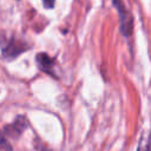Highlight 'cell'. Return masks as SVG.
Instances as JSON below:
<instances>
[{
	"mask_svg": "<svg viewBox=\"0 0 151 151\" xmlns=\"http://www.w3.org/2000/svg\"><path fill=\"white\" fill-rule=\"evenodd\" d=\"M137 151H151V140L150 137H142Z\"/></svg>",
	"mask_w": 151,
	"mask_h": 151,
	"instance_id": "5b68a950",
	"label": "cell"
},
{
	"mask_svg": "<svg viewBox=\"0 0 151 151\" xmlns=\"http://www.w3.org/2000/svg\"><path fill=\"white\" fill-rule=\"evenodd\" d=\"M1 151H12V147H11V145L7 143V140H6V138L4 137L2 138V142H1Z\"/></svg>",
	"mask_w": 151,
	"mask_h": 151,
	"instance_id": "8992f818",
	"label": "cell"
},
{
	"mask_svg": "<svg viewBox=\"0 0 151 151\" xmlns=\"http://www.w3.org/2000/svg\"><path fill=\"white\" fill-rule=\"evenodd\" d=\"M113 5L116 6L118 13H119V20H120V32L125 37H130L133 28V19L130 14V12L126 9L122 0H113Z\"/></svg>",
	"mask_w": 151,
	"mask_h": 151,
	"instance_id": "6da1fadb",
	"label": "cell"
},
{
	"mask_svg": "<svg viewBox=\"0 0 151 151\" xmlns=\"http://www.w3.org/2000/svg\"><path fill=\"white\" fill-rule=\"evenodd\" d=\"M42 2H44V6L46 8H52L55 4V0H42Z\"/></svg>",
	"mask_w": 151,
	"mask_h": 151,
	"instance_id": "52a82bcc",
	"label": "cell"
},
{
	"mask_svg": "<svg viewBox=\"0 0 151 151\" xmlns=\"http://www.w3.org/2000/svg\"><path fill=\"white\" fill-rule=\"evenodd\" d=\"M35 60H37L38 67L41 71L51 74L52 77H57V74L54 73L55 63H54V60L50 55H47L46 53H38L37 57H35Z\"/></svg>",
	"mask_w": 151,
	"mask_h": 151,
	"instance_id": "277c9868",
	"label": "cell"
},
{
	"mask_svg": "<svg viewBox=\"0 0 151 151\" xmlns=\"http://www.w3.org/2000/svg\"><path fill=\"white\" fill-rule=\"evenodd\" d=\"M27 45L19 40L11 39L6 45L2 46V57L5 59H14L19 54H21L24 51L27 50Z\"/></svg>",
	"mask_w": 151,
	"mask_h": 151,
	"instance_id": "7a4b0ae2",
	"label": "cell"
},
{
	"mask_svg": "<svg viewBox=\"0 0 151 151\" xmlns=\"http://www.w3.org/2000/svg\"><path fill=\"white\" fill-rule=\"evenodd\" d=\"M28 125V122L26 120L25 117H18L12 124L9 125H6L5 129H4V132L7 137H12V138H17L19 137L27 127Z\"/></svg>",
	"mask_w": 151,
	"mask_h": 151,
	"instance_id": "3957f363",
	"label": "cell"
}]
</instances>
